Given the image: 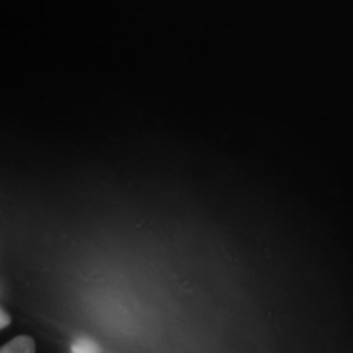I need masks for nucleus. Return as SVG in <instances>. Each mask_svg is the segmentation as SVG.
I'll use <instances>...</instances> for the list:
<instances>
[{"instance_id": "3", "label": "nucleus", "mask_w": 353, "mask_h": 353, "mask_svg": "<svg viewBox=\"0 0 353 353\" xmlns=\"http://www.w3.org/2000/svg\"><path fill=\"white\" fill-rule=\"evenodd\" d=\"M10 322H12L10 316H8L7 312L3 311L2 307H0V330H2V329H6L7 325H10Z\"/></svg>"}, {"instance_id": "2", "label": "nucleus", "mask_w": 353, "mask_h": 353, "mask_svg": "<svg viewBox=\"0 0 353 353\" xmlns=\"http://www.w3.org/2000/svg\"><path fill=\"white\" fill-rule=\"evenodd\" d=\"M70 353H100V348L92 339L79 337L70 345Z\"/></svg>"}, {"instance_id": "1", "label": "nucleus", "mask_w": 353, "mask_h": 353, "mask_svg": "<svg viewBox=\"0 0 353 353\" xmlns=\"http://www.w3.org/2000/svg\"><path fill=\"white\" fill-rule=\"evenodd\" d=\"M0 353H37V347L32 337L20 335L0 348Z\"/></svg>"}]
</instances>
